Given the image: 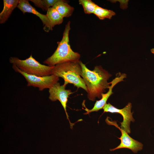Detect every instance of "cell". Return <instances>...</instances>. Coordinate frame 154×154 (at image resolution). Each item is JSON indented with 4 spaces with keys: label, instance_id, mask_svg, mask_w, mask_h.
I'll use <instances>...</instances> for the list:
<instances>
[{
    "label": "cell",
    "instance_id": "6da1fadb",
    "mask_svg": "<svg viewBox=\"0 0 154 154\" xmlns=\"http://www.w3.org/2000/svg\"><path fill=\"white\" fill-rule=\"evenodd\" d=\"M80 63L82 68L81 76L87 88L88 98L93 101L96 98H101L102 94L110 86L108 81L112 75L100 65L96 66L91 70L80 60Z\"/></svg>",
    "mask_w": 154,
    "mask_h": 154
},
{
    "label": "cell",
    "instance_id": "7a4b0ae2",
    "mask_svg": "<svg viewBox=\"0 0 154 154\" xmlns=\"http://www.w3.org/2000/svg\"><path fill=\"white\" fill-rule=\"evenodd\" d=\"M70 22L65 25L62 40L57 42L58 46L53 54L43 62L50 66L66 62H79L80 54L74 51L71 48L69 40Z\"/></svg>",
    "mask_w": 154,
    "mask_h": 154
},
{
    "label": "cell",
    "instance_id": "3957f363",
    "mask_svg": "<svg viewBox=\"0 0 154 154\" xmlns=\"http://www.w3.org/2000/svg\"><path fill=\"white\" fill-rule=\"evenodd\" d=\"M80 61L56 65L52 70L51 75L62 78L64 80L63 85L65 86L68 84H72L78 88H81L87 92V87L81 76L82 68Z\"/></svg>",
    "mask_w": 154,
    "mask_h": 154
},
{
    "label": "cell",
    "instance_id": "277c9868",
    "mask_svg": "<svg viewBox=\"0 0 154 154\" xmlns=\"http://www.w3.org/2000/svg\"><path fill=\"white\" fill-rule=\"evenodd\" d=\"M10 63L15 65L21 71L27 74L39 76L51 75L54 66H50L42 64L35 60L31 54L24 60L16 57L9 58Z\"/></svg>",
    "mask_w": 154,
    "mask_h": 154
},
{
    "label": "cell",
    "instance_id": "5b68a950",
    "mask_svg": "<svg viewBox=\"0 0 154 154\" xmlns=\"http://www.w3.org/2000/svg\"><path fill=\"white\" fill-rule=\"evenodd\" d=\"M12 68L16 72L20 73L24 77L27 82L28 86L38 88L40 91L49 89L59 80V77L53 75L39 76L27 74L21 71L14 64H13Z\"/></svg>",
    "mask_w": 154,
    "mask_h": 154
},
{
    "label": "cell",
    "instance_id": "8992f818",
    "mask_svg": "<svg viewBox=\"0 0 154 154\" xmlns=\"http://www.w3.org/2000/svg\"><path fill=\"white\" fill-rule=\"evenodd\" d=\"M109 118L107 117L106 120V123L109 125L114 126L119 129L121 133L120 137H118L120 140V144L116 147L110 149V151H113L120 149L126 148L129 149L133 153H136L138 151L142 149L143 145L141 143L131 137L125 130L118 125L116 121L110 120Z\"/></svg>",
    "mask_w": 154,
    "mask_h": 154
},
{
    "label": "cell",
    "instance_id": "52a82bcc",
    "mask_svg": "<svg viewBox=\"0 0 154 154\" xmlns=\"http://www.w3.org/2000/svg\"><path fill=\"white\" fill-rule=\"evenodd\" d=\"M131 104L129 102L123 108L119 109L116 108L110 103H106L103 108L104 113L110 112L119 114L123 117V121L120 122V127L125 130L128 133H131L130 124L131 121L134 122L135 119L133 117V112H131Z\"/></svg>",
    "mask_w": 154,
    "mask_h": 154
},
{
    "label": "cell",
    "instance_id": "ba28073f",
    "mask_svg": "<svg viewBox=\"0 0 154 154\" xmlns=\"http://www.w3.org/2000/svg\"><path fill=\"white\" fill-rule=\"evenodd\" d=\"M66 86L63 85H61L58 82L54 84L49 89V99L52 101L59 100L61 103L65 112L67 118L68 119L71 126L72 127L73 124L70 121L69 116L66 111V104L69 96L72 93L70 90H66Z\"/></svg>",
    "mask_w": 154,
    "mask_h": 154
},
{
    "label": "cell",
    "instance_id": "9c48e42d",
    "mask_svg": "<svg viewBox=\"0 0 154 154\" xmlns=\"http://www.w3.org/2000/svg\"><path fill=\"white\" fill-rule=\"evenodd\" d=\"M118 74V76L110 82L111 85L109 87L108 92L106 93L102 94L101 99L100 100L96 101L92 109L89 110L85 107V109L84 110L87 112L86 114H88L94 112H98L103 108L105 105L107 103L106 102L108 98L114 93L112 92L113 87L119 82L124 81L123 79L126 78V75L125 74L119 73Z\"/></svg>",
    "mask_w": 154,
    "mask_h": 154
},
{
    "label": "cell",
    "instance_id": "30bf717a",
    "mask_svg": "<svg viewBox=\"0 0 154 154\" xmlns=\"http://www.w3.org/2000/svg\"><path fill=\"white\" fill-rule=\"evenodd\" d=\"M17 7L23 13H32L38 17L41 20L44 25L43 30L46 32L52 30L51 22L46 15L42 14L32 6L27 0H19Z\"/></svg>",
    "mask_w": 154,
    "mask_h": 154
},
{
    "label": "cell",
    "instance_id": "8fae6325",
    "mask_svg": "<svg viewBox=\"0 0 154 154\" xmlns=\"http://www.w3.org/2000/svg\"><path fill=\"white\" fill-rule=\"evenodd\" d=\"M19 0H3V7L0 13V23H4L8 19L14 9L17 7Z\"/></svg>",
    "mask_w": 154,
    "mask_h": 154
},
{
    "label": "cell",
    "instance_id": "7c38bea8",
    "mask_svg": "<svg viewBox=\"0 0 154 154\" xmlns=\"http://www.w3.org/2000/svg\"><path fill=\"white\" fill-rule=\"evenodd\" d=\"M64 17H68L72 14L74 8L65 0H59L52 7Z\"/></svg>",
    "mask_w": 154,
    "mask_h": 154
},
{
    "label": "cell",
    "instance_id": "4fadbf2b",
    "mask_svg": "<svg viewBox=\"0 0 154 154\" xmlns=\"http://www.w3.org/2000/svg\"><path fill=\"white\" fill-rule=\"evenodd\" d=\"M46 15L50 21L53 28L56 25L61 24L63 21V17L53 7L49 8L47 11Z\"/></svg>",
    "mask_w": 154,
    "mask_h": 154
},
{
    "label": "cell",
    "instance_id": "5bb4252c",
    "mask_svg": "<svg viewBox=\"0 0 154 154\" xmlns=\"http://www.w3.org/2000/svg\"><path fill=\"white\" fill-rule=\"evenodd\" d=\"M94 14L100 20H104L105 19H111L116 14L113 11L103 8L98 5Z\"/></svg>",
    "mask_w": 154,
    "mask_h": 154
},
{
    "label": "cell",
    "instance_id": "9a60e30c",
    "mask_svg": "<svg viewBox=\"0 0 154 154\" xmlns=\"http://www.w3.org/2000/svg\"><path fill=\"white\" fill-rule=\"evenodd\" d=\"M59 0H31L37 7L43 10L47 11L50 7H52Z\"/></svg>",
    "mask_w": 154,
    "mask_h": 154
},
{
    "label": "cell",
    "instance_id": "2e32d148",
    "mask_svg": "<svg viewBox=\"0 0 154 154\" xmlns=\"http://www.w3.org/2000/svg\"><path fill=\"white\" fill-rule=\"evenodd\" d=\"M79 4L81 5L85 13H94L98 5L91 0H79Z\"/></svg>",
    "mask_w": 154,
    "mask_h": 154
},
{
    "label": "cell",
    "instance_id": "e0dca14e",
    "mask_svg": "<svg viewBox=\"0 0 154 154\" xmlns=\"http://www.w3.org/2000/svg\"><path fill=\"white\" fill-rule=\"evenodd\" d=\"M151 51L152 53L154 54V48H153L151 49Z\"/></svg>",
    "mask_w": 154,
    "mask_h": 154
}]
</instances>
